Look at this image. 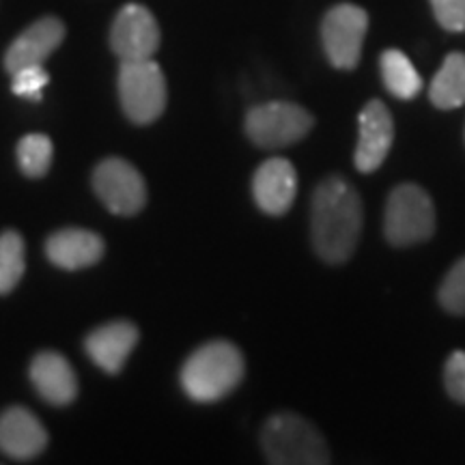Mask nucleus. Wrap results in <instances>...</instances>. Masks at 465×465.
Here are the masks:
<instances>
[{
  "label": "nucleus",
  "mask_w": 465,
  "mask_h": 465,
  "mask_svg": "<svg viewBox=\"0 0 465 465\" xmlns=\"http://www.w3.org/2000/svg\"><path fill=\"white\" fill-rule=\"evenodd\" d=\"M364 212L358 190L347 179L328 177L317 185L311 207V237L319 259L341 265L356 252Z\"/></svg>",
  "instance_id": "obj_1"
},
{
  "label": "nucleus",
  "mask_w": 465,
  "mask_h": 465,
  "mask_svg": "<svg viewBox=\"0 0 465 465\" xmlns=\"http://www.w3.org/2000/svg\"><path fill=\"white\" fill-rule=\"evenodd\" d=\"M243 356L229 341H212L196 349L182 369V386L196 403H216L240 386Z\"/></svg>",
  "instance_id": "obj_2"
},
{
  "label": "nucleus",
  "mask_w": 465,
  "mask_h": 465,
  "mask_svg": "<svg viewBox=\"0 0 465 465\" xmlns=\"http://www.w3.org/2000/svg\"><path fill=\"white\" fill-rule=\"evenodd\" d=\"M267 461L276 465H325L330 450L315 424L298 414H276L261 431Z\"/></svg>",
  "instance_id": "obj_3"
},
{
  "label": "nucleus",
  "mask_w": 465,
  "mask_h": 465,
  "mask_svg": "<svg viewBox=\"0 0 465 465\" xmlns=\"http://www.w3.org/2000/svg\"><path fill=\"white\" fill-rule=\"evenodd\" d=\"M116 89L121 108L132 124L149 125L166 110V78L153 58L121 61Z\"/></svg>",
  "instance_id": "obj_4"
},
{
  "label": "nucleus",
  "mask_w": 465,
  "mask_h": 465,
  "mask_svg": "<svg viewBox=\"0 0 465 465\" xmlns=\"http://www.w3.org/2000/svg\"><path fill=\"white\" fill-rule=\"evenodd\" d=\"M435 231V207L431 196L416 183H401L386 203L383 232L397 248L427 242Z\"/></svg>",
  "instance_id": "obj_5"
},
{
  "label": "nucleus",
  "mask_w": 465,
  "mask_h": 465,
  "mask_svg": "<svg viewBox=\"0 0 465 465\" xmlns=\"http://www.w3.org/2000/svg\"><path fill=\"white\" fill-rule=\"evenodd\" d=\"M312 114L291 102H267L250 108L243 121L248 138L261 149H282L300 143L312 130Z\"/></svg>",
  "instance_id": "obj_6"
},
{
  "label": "nucleus",
  "mask_w": 465,
  "mask_h": 465,
  "mask_svg": "<svg viewBox=\"0 0 465 465\" xmlns=\"http://www.w3.org/2000/svg\"><path fill=\"white\" fill-rule=\"evenodd\" d=\"M369 28V14L351 3L336 5L323 15L322 44L328 61L336 69H356Z\"/></svg>",
  "instance_id": "obj_7"
},
{
  "label": "nucleus",
  "mask_w": 465,
  "mask_h": 465,
  "mask_svg": "<svg viewBox=\"0 0 465 465\" xmlns=\"http://www.w3.org/2000/svg\"><path fill=\"white\" fill-rule=\"evenodd\" d=\"M93 188L114 216H136L147 203V185L143 174L130 162L108 158L93 173Z\"/></svg>",
  "instance_id": "obj_8"
},
{
  "label": "nucleus",
  "mask_w": 465,
  "mask_h": 465,
  "mask_svg": "<svg viewBox=\"0 0 465 465\" xmlns=\"http://www.w3.org/2000/svg\"><path fill=\"white\" fill-rule=\"evenodd\" d=\"M162 33L158 20L144 5L127 3L110 26V48L119 61H144L160 50Z\"/></svg>",
  "instance_id": "obj_9"
},
{
  "label": "nucleus",
  "mask_w": 465,
  "mask_h": 465,
  "mask_svg": "<svg viewBox=\"0 0 465 465\" xmlns=\"http://www.w3.org/2000/svg\"><path fill=\"white\" fill-rule=\"evenodd\" d=\"M358 144L353 162L360 173H375L386 162L394 143V121L381 100H371L358 116Z\"/></svg>",
  "instance_id": "obj_10"
},
{
  "label": "nucleus",
  "mask_w": 465,
  "mask_h": 465,
  "mask_svg": "<svg viewBox=\"0 0 465 465\" xmlns=\"http://www.w3.org/2000/svg\"><path fill=\"white\" fill-rule=\"evenodd\" d=\"M65 35L67 28L63 20L54 15L39 17L9 44L7 52H5V69L9 74H15L22 67L44 65L52 56V52L63 44Z\"/></svg>",
  "instance_id": "obj_11"
},
{
  "label": "nucleus",
  "mask_w": 465,
  "mask_h": 465,
  "mask_svg": "<svg viewBox=\"0 0 465 465\" xmlns=\"http://www.w3.org/2000/svg\"><path fill=\"white\" fill-rule=\"evenodd\" d=\"M252 196L267 216H284L298 196V173L284 158H270L252 177Z\"/></svg>",
  "instance_id": "obj_12"
},
{
  "label": "nucleus",
  "mask_w": 465,
  "mask_h": 465,
  "mask_svg": "<svg viewBox=\"0 0 465 465\" xmlns=\"http://www.w3.org/2000/svg\"><path fill=\"white\" fill-rule=\"evenodd\" d=\"M48 446L44 424L25 407L15 405L0 414V450L11 459H33Z\"/></svg>",
  "instance_id": "obj_13"
},
{
  "label": "nucleus",
  "mask_w": 465,
  "mask_h": 465,
  "mask_svg": "<svg viewBox=\"0 0 465 465\" xmlns=\"http://www.w3.org/2000/svg\"><path fill=\"white\" fill-rule=\"evenodd\" d=\"M136 345L138 330L130 322H113L102 325V328L93 330L84 341L89 358L110 375H116L124 369L125 360L130 358Z\"/></svg>",
  "instance_id": "obj_14"
},
{
  "label": "nucleus",
  "mask_w": 465,
  "mask_h": 465,
  "mask_svg": "<svg viewBox=\"0 0 465 465\" xmlns=\"http://www.w3.org/2000/svg\"><path fill=\"white\" fill-rule=\"evenodd\" d=\"M45 257L61 270H84L102 261L104 240L86 229L56 231L45 242Z\"/></svg>",
  "instance_id": "obj_15"
},
{
  "label": "nucleus",
  "mask_w": 465,
  "mask_h": 465,
  "mask_svg": "<svg viewBox=\"0 0 465 465\" xmlns=\"http://www.w3.org/2000/svg\"><path fill=\"white\" fill-rule=\"evenodd\" d=\"M31 381L39 397L50 405H69L78 397V380L61 353L42 351L31 362Z\"/></svg>",
  "instance_id": "obj_16"
},
{
  "label": "nucleus",
  "mask_w": 465,
  "mask_h": 465,
  "mask_svg": "<svg viewBox=\"0 0 465 465\" xmlns=\"http://www.w3.org/2000/svg\"><path fill=\"white\" fill-rule=\"evenodd\" d=\"M429 100L440 110H455L465 104V54L450 52L435 74Z\"/></svg>",
  "instance_id": "obj_17"
},
{
  "label": "nucleus",
  "mask_w": 465,
  "mask_h": 465,
  "mask_svg": "<svg viewBox=\"0 0 465 465\" xmlns=\"http://www.w3.org/2000/svg\"><path fill=\"white\" fill-rule=\"evenodd\" d=\"M381 80L391 95L399 100H414L418 93L422 91V78L416 72L414 63L407 58L401 50H386L380 56Z\"/></svg>",
  "instance_id": "obj_18"
},
{
  "label": "nucleus",
  "mask_w": 465,
  "mask_h": 465,
  "mask_svg": "<svg viewBox=\"0 0 465 465\" xmlns=\"http://www.w3.org/2000/svg\"><path fill=\"white\" fill-rule=\"evenodd\" d=\"M25 240L17 231L0 232V295L17 287L26 270Z\"/></svg>",
  "instance_id": "obj_19"
},
{
  "label": "nucleus",
  "mask_w": 465,
  "mask_h": 465,
  "mask_svg": "<svg viewBox=\"0 0 465 465\" xmlns=\"http://www.w3.org/2000/svg\"><path fill=\"white\" fill-rule=\"evenodd\" d=\"M54 147L45 134H28L17 143V162L22 173L31 179H42L52 166Z\"/></svg>",
  "instance_id": "obj_20"
},
{
  "label": "nucleus",
  "mask_w": 465,
  "mask_h": 465,
  "mask_svg": "<svg viewBox=\"0 0 465 465\" xmlns=\"http://www.w3.org/2000/svg\"><path fill=\"white\" fill-rule=\"evenodd\" d=\"M440 304L450 315H465V257L459 259L441 281Z\"/></svg>",
  "instance_id": "obj_21"
},
{
  "label": "nucleus",
  "mask_w": 465,
  "mask_h": 465,
  "mask_svg": "<svg viewBox=\"0 0 465 465\" xmlns=\"http://www.w3.org/2000/svg\"><path fill=\"white\" fill-rule=\"evenodd\" d=\"M50 83V75L45 72L44 65H31L17 69L15 74H11V91L17 97L28 102H42L44 89Z\"/></svg>",
  "instance_id": "obj_22"
},
{
  "label": "nucleus",
  "mask_w": 465,
  "mask_h": 465,
  "mask_svg": "<svg viewBox=\"0 0 465 465\" xmlns=\"http://www.w3.org/2000/svg\"><path fill=\"white\" fill-rule=\"evenodd\" d=\"M438 25L449 33H465V0H429Z\"/></svg>",
  "instance_id": "obj_23"
},
{
  "label": "nucleus",
  "mask_w": 465,
  "mask_h": 465,
  "mask_svg": "<svg viewBox=\"0 0 465 465\" xmlns=\"http://www.w3.org/2000/svg\"><path fill=\"white\" fill-rule=\"evenodd\" d=\"M444 383L450 399L465 405V351H455L446 360Z\"/></svg>",
  "instance_id": "obj_24"
}]
</instances>
